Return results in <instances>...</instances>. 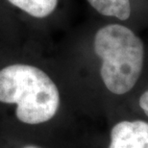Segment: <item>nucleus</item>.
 <instances>
[{
  "instance_id": "obj_3",
  "label": "nucleus",
  "mask_w": 148,
  "mask_h": 148,
  "mask_svg": "<svg viewBox=\"0 0 148 148\" xmlns=\"http://www.w3.org/2000/svg\"><path fill=\"white\" fill-rule=\"evenodd\" d=\"M109 148H148V122L124 120L111 131Z\"/></svg>"
},
{
  "instance_id": "obj_4",
  "label": "nucleus",
  "mask_w": 148,
  "mask_h": 148,
  "mask_svg": "<svg viewBox=\"0 0 148 148\" xmlns=\"http://www.w3.org/2000/svg\"><path fill=\"white\" fill-rule=\"evenodd\" d=\"M97 13L119 21H126L132 14L131 0H87Z\"/></svg>"
},
{
  "instance_id": "obj_7",
  "label": "nucleus",
  "mask_w": 148,
  "mask_h": 148,
  "mask_svg": "<svg viewBox=\"0 0 148 148\" xmlns=\"http://www.w3.org/2000/svg\"><path fill=\"white\" fill-rule=\"evenodd\" d=\"M24 148H40V147H37V146H33V145H29V146H26Z\"/></svg>"
},
{
  "instance_id": "obj_5",
  "label": "nucleus",
  "mask_w": 148,
  "mask_h": 148,
  "mask_svg": "<svg viewBox=\"0 0 148 148\" xmlns=\"http://www.w3.org/2000/svg\"><path fill=\"white\" fill-rule=\"evenodd\" d=\"M14 8L34 18H46L58 8L59 0H7Z\"/></svg>"
},
{
  "instance_id": "obj_1",
  "label": "nucleus",
  "mask_w": 148,
  "mask_h": 148,
  "mask_svg": "<svg viewBox=\"0 0 148 148\" xmlns=\"http://www.w3.org/2000/svg\"><path fill=\"white\" fill-rule=\"evenodd\" d=\"M93 50L101 60L100 76L109 91L121 95L135 87L143 69L145 45L131 28L121 23L100 27Z\"/></svg>"
},
{
  "instance_id": "obj_2",
  "label": "nucleus",
  "mask_w": 148,
  "mask_h": 148,
  "mask_svg": "<svg viewBox=\"0 0 148 148\" xmlns=\"http://www.w3.org/2000/svg\"><path fill=\"white\" fill-rule=\"evenodd\" d=\"M0 102L16 104V117L26 124H40L54 117L60 92L47 74L37 66L13 64L0 69Z\"/></svg>"
},
{
  "instance_id": "obj_6",
  "label": "nucleus",
  "mask_w": 148,
  "mask_h": 148,
  "mask_svg": "<svg viewBox=\"0 0 148 148\" xmlns=\"http://www.w3.org/2000/svg\"><path fill=\"white\" fill-rule=\"evenodd\" d=\"M140 107L148 116V90L144 91L140 97Z\"/></svg>"
}]
</instances>
